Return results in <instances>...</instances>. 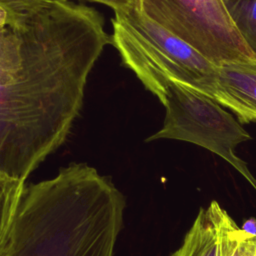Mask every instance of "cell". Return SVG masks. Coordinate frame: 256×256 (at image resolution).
<instances>
[{
    "label": "cell",
    "instance_id": "cell-12",
    "mask_svg": "<svg viewBox=\"0 0 256 256\" xmlns=\"http://www.w3.org/2000/svg\"><path fill=\"white\" fill-rule=\"evenodd\" d=\"M15 5H6L0 3V29L4 28L12 20Z\"/></svg>",
    "mask_w": 256,
    "mask_h": 256
},
{
    "label": "cell",
    "instance_id": "cell-6",
    "mask_svg": "<svg viewBox=\"0 0 256 256\" xmlns=\"http://www.w3.org/2000/svg\"><path fill=\"white\" fill-rule=\"evenodd\" d=\"M209 97L231 110L241 124L256 123V59H231L217 64Z\"/></svg>",
    "mask_w": 256,
    "mask_h": 256
},
{
    "label": "cell",
    "instance_id": "cell-1",
    "mask_svg": "<svg viewBox=\"0 0 256 256\" xmlns=\"http://www.w3.org/2000/svg\"><path fill=\"white\" fill-rule=\"evenodd\" d=\"M111 43L101 15L68 0L14 6L0 29V175L26 181L66 140Z\"/></svg>",
    "mask_w": 256,
    "mask_h": 256
},
{
    "label": "cell",
    "instance_id": "cell-9",
    "mask_svg": "<svg viewBox=\"0 0 256 256\" xmlns=\"http://www.w3.org/2000/svg\"><path fill=\"white\" fill-rule=\"evenodd\" d=\"M25 182L0 175V256H4Z\"/></svg>",
    "mask_w": 256,
    "mask_h": 256
},
{
    "label": "cell",
    "instance_id": "cell-11",
    "mask_svg": "<svg viewBox=\"0 0 256 256\" xmlns=\"http://www.w3.org/2000/svg\"><path fill=\"white\" fill-rule=\"evenodd\" d=\"M91 2H97L109 6L114 11L115 10H123L131 7L134 3V0H87Z\"/></svg>",
    "mask_w": 256,
    "mask_h": 256
},
{
    "label": "cell",
    "instance_id": "cell-13",
    "mask_svg": "<svg viewBox=\"0 0 256 256\" xmlns=\"http://www.w3.org/2000/svg\"><path fill=\"white\" fill-rule=\"evenodd\" d=\"M32 0H0L1 4H6V5H15V4H21V3H26Z\"/></svg>",
    "mask_w": 256,
    "mask_h": 256
},
{
    "label": "cell",
    "instance_id": "cell-3",
    "mask_svg": "<svg viewBox=\"0 0 256 256\" xmlns=\"http://www.w3.org/2000/svg\"><path fill=\"white\" fill-rule=\"evenodd\" d=\"M111 43L125 66L153 92L163 80H173L210 96L217 64L190 44L146 17L134 5L115 10Z\"/></svg>",
    "mask_w": 256,
    "mask_h": 256
},
{
    "label": "cell",
    "instance_id": "cell-10",
    "mask_svg": "<svg viewBox=\"0 0 256 256\" xmlns=\"http://www.w3.org/2000/svg\"><path fill=\"white\" fill-rule=\"evenodd\" d=\"M228 14L256 58V0H225Z\"/></svg>",
    "mask_w": 256,
    "mask_h": 256
},
{
    "label": "cell",
    "instance_id": "cell-2",
    "mask_svg": "<svg viewBox=\"0 0 256 256\" xmlns=\"http://www.w3.org/2000/svg\"><path fill=\"white\" fill-rule=\"evenodd\" d=\"M124 209L110 178L72 163L25 186L4 256H114Z\"/></svg>",
    "mask_w": 256,
    "mask_h": 256
},
{
    "label": "cell",
    "instance_id": "cell-14",
    "mask_svg": "<svg viewBox=\"0 0 256 256\" xmlns=\"http://www.w3.org/2000/svg\"><path fill=\"white\" fill-rule=\"evenodd\" d=\"M224 1H225V0H224Z\"/></svg>",
    "mask_w": 256,
    "mask_h": 256
},
{
    "label": "cell",
    "instance_id": "cell-5",
    "mask_svg": "<svg viewBox=\"0 0 256 256\" xmlns=\"http://www.w3.org/2000/svg\"><path fill=\"white\" fill-rule=\"evenodd\" d=\"M134 5L216 64L256 59L234 26L224 0H134Z\"/></svg>",
    "mask_w": 256,
    "mask_h": 256
},
{
    "label": "cell",
    "instance_id": "cell-8",
    "mask_svg": "<svg viewBox=\"0 0 256 256\" xmlns=\"http://www.w3.org/2000/svg\"><path fill=\"white\" fill-rule=\"evenodd\" d=\"M210 204L213 207L218 228L217 256H248L256 241V233H250L238 227L217 201H212Z\"/></svg>",
    "mask_w": 256,
    "mask_h": 256
},
{
    "label": "cell",
    "instance_id": "cell-7",
    "mask_svg": "<svg viewBox=\"0 0 256 256\" xmlns=\"http://www.w3.org/2000/svg\"><path fill=\"white\" fill-rule=\"evenodd\" d=\"M218 228L212 205L200 208L182 245L171 256H217Z\"/></svg>",
    "mask_w": 256,
    "mask_h": 256
},
{
    "label": "cell",
    "instance_id": "cell-4",
    "mask_svg": "<svg viewBox=\"0 0 256 256\" xmlns=\"http://www.w3.org/2000/svg\"><path fill=\"white\" fill-rule=\"evenodd\" d=\"M165 107L163 126L147 141L173 139L198 145L220 156L256 190V178L235 148L251 139L242 124L211 97L173 80L152 92Z\"/></svg>",
    "mask_w": 256,
    "mask_h": 256
}]
</instances>
